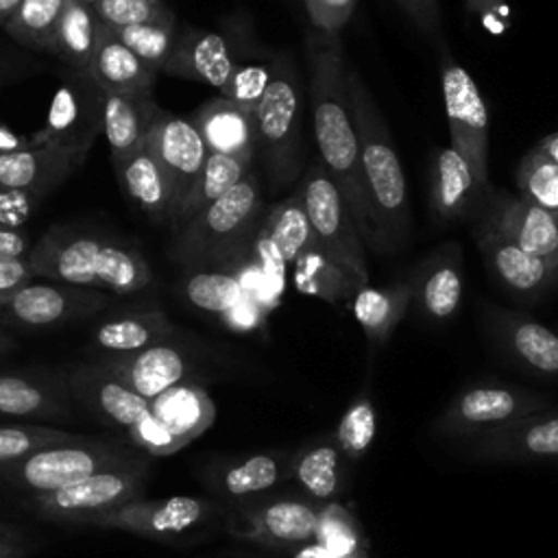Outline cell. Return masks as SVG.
Instances as JSON below:
<instances>
[{
    "instance_id": "6da1fadb",
    "label": "cell",
    "mask_w": 558,
    "mask_h": 558,
    "mask_svg": "<svg viewBox=\"0 0 558 558\" xmlns=\"http://www.w3.org/2000/svg\"><path fill=\"white\" fill-rule=\"evenodd\" d=\"M305 50L307 94L320 161L333 179L362 240L373 244L342 44L340 39H323L310 33Z\"/></svg>"
},
{
    "instance_id": "7a4b0ae2",
    "label": "cell",
    "mask_w": 558,
    "mask_h": 558,
    "mask_svg": "<svg viewBox=\"0 0 558 558\" xmlns=\"http://www.w3.org/2000/svg\"><path fill=\"white\" fill-rule=\"evenodd\" d=\"M347 87L373 235L371 246L377 251H392L408 238L410 229L405 174L379 107L360 72L351 65H347Z\"/></svg>"
},
{
    "instance_id": "3957f363",
    "label": "cell",
    "mask_w": 558,
    "mask_h": 558,
    "mask_svg": "<svg viewBox=\"0 0 558 558\" xmlns=\"http://www.w3.org/2000/svg\"><path fill=\"white\" fill-rule=\"evenodd\" d=\"M35 275L57 283L133 294L150 283V268L135 248L87 233L52 229L28 251Z\"/></svg>"
},
{
    "instance_id": "277c9868",
    "label": "cell",
    "mask_w": 558,
    "mask_h": 558,
    "mask_svg": "<svg viewBox=\"0 0 558 558\" xmlns=\"http://www.w3.org/2000/svg\"><path fill=\"white\" fill-rule=\"evenodd\" d=\"M253 116L257 150L272 187L279 190L303 170V96L290 54L279 52L270 61V83Z\"/></svg>"
},
{
    "instance_id": "5b68a950",
    "label": "cell",
    "mask_w": 558,
    "mask_h": 558,
    "mask_svg": "<svg viewBox=\"0 0 558 558\" xmlns=\"http://www.w3.org/2000/svg\"><path fill=\"white\" fill-rule=\"evenodd\" d=\"M137 460L142 458L120 442L81 434L76 440L50 445L17 462L0 464V480L39 495Z\"/></svg>"
},
{
    "instance_id": "8992f818",
    "label": "cell",
    "mask_w": 558,
    "mask_h": 558,
    "mask_svg": "<svg viewBox=\"0 0 558 558\" xmlns=\"http://www.w3.org/2000/svg\"><path fill=\"white\" fill-rule=\"evenodd\" d=\"M299 190L323 255L342 270L355 290L368 286L364 240L320 159L307 166Z\"/></svg>"
},
{
    "instance_id": "52a82bcc",
    "label": "cell",
    "mask_w": 558,
    "mask_h": 558,
    "mask_svg": "<svg viewBox=\"0 0 558 558\" xmlns=\"http://www.w3.org/2000/svg\"><path fill=\"white\" fill-rule=\"evenodd\" d=\"M216 418V405L207 390L194 381H183L148 399L146 410L126 429L133 447L148 456H172Z\"/></svg>"
},
{
    "instance_id": "ba28073f",
    "label": "cell",
    "mask_w": 558,
    "mask_h": 558,
    "mask_svg": "<svg viewBox=\"0 0 558 558\" xmlns=\"http://www.w3.org/2000/svg\"><path fill=\"white\" fill-rule=\"evenodd\" d=\"M259 207L262 187L257 174L251 170L235 187L179 227L174 255L185 266L216 259L248 231Z\"/></svg>"
},
{
    "instance_id": "9c48e42d",
    "label": "cell",
    "mask_w": 558,
    "mask_h": 558,
    "mask_svg": "<svg viewBox=\"0 0 558 558\" xmlns=\"http://www.w3.org/2000/svg\"><path fill=\"white\" fill-rule=\"evenodd\" d=\"M549 408L551 397L536 390L508 384H475L462 388L449 401L434 427L445 436L471 440Z\"/></svg>"
},
{
    "instance_id": "30bf717a",
    "label": "cell",
    "mask_w": 558,
    "mask_h": 558,
    "mask_svg": "<svg viewBox=\"0 0 558 558\" xmlns=\"http://www.w3.org/2000/svg\"><path fill=\"white\" fill-rule=\"evenodd\" d=\"M440 89L449 124L451 148L469 163L480 187L493 194L488 183V111L471 74L440 46Z\"/></svg>"
},
{
    "instance_id": "8fae6325",
    "label": "cell",
    "mask_w": 558,
    "mask_h": 558,
    "mask_svg": "<svg viewBox=\"0 0 558 558\" xmlns=\"http://www.w3.org/2000/svg\"><path fill=\"white\" fill-rule=\"evenodd\" d=\"M323 506L303 495H266L231 506L225 512V525L231 536L242 541L268 547H305L316 541Z\"/></svg>"
},
{
    "instance_id": "7c38bea8",
    "label": "cell",
    "mask_w": 558,
    "mask_h": 558,
    "mask_svg": "<svg viewBox=\"0 0 558 558\" xmlns=\"http://www.w3.org/2000/svg\"><path fill=\"white\" fill-rule=\"evenodd\" d=\"M222 504L205 497H166V499H133L113 510L94 514L81 525L98 530H120L140 534L153 541L172 543L187 538L192 532L209 525L222 510Z\"/></svg>"
},
{
    "instance_id": "4fadbf2b",
    "label": "cell",
    "mask_w": 558,
    "mask_h": 558,
    "mask_svg": "<svg viewBox=\"0 0 558 558\" xmlns=\"http://www.w3.org/2000/svg\"><path fill=\"white\" fill-rule=\"evenodd\" d=\"M148 462L137 460L118 469L92 473L68 486L39 493L33 497V508L54 521L81 525L85 519L124 506L137 499L144 490Z\"/></svg>"
},
{
    "instance_id": "5bb4252c",
    "label": "cell",
    "mask_w": 558,
    "mask_h": 558,
    "mask_svg": "<svg viewBox=\"0 0 558 558\" xmlns=\"http://www.w3.org/2000/svg\"><path fill=\"white\" fill-rule=\"evenodd\" d=\"M105 98L92 74L68 70L48 107L46 124L33 135L35 144H54L87 157L105 126Z\"/></svg>"
},
{
    "instance_id": "9a60e30c",
    "label": "cell",
    "mask_w": 558,
    "mask_h": 558,
    "mask_svg": "<svg viewBox=\"0 0 558 558\" xmlns=\"http://www.w3.org/2000/svg\"><path fill=\"white\" fill-rule=\"evenodd\" d=\"M146 146L166 174L172 194L170 222H177V216L187 201L209 150L190 120L161 107H157L150 118Z\"/></svg>"
},
{
    "instance_id": "2e32d148",
    "label": "cell",
    "mask_w": 558,
    "mask_h": 558,
    "mask_svg": "<svg viewBox=\"0 0 558 558\" xmlns=\"http://www.w3.org/2000/svg\"><path fill=\"white\" fill-rule=\"evenodd\" d=\"M105 305H109V296L94 288L31 281L0 303V320L22 329H50L89 318Z\"/></svg>"
},
{
    "instance_id": "e0dca14e",
    "label": "cell",
    "mask_w": 558,
    "mask_h": 558,
    "mask_svg": "<svg viewBox=\"0 0 558 558\" xmlns=\"http://www.w3.org/2000/svg\"><path fill=\"white\" fill-rule=\"evenodd\" d=\"M482 325L497 349L523 371L558 379V333L536 318L486 303Z\"/></svg>"
},
{
    "instance_id": "ac0fdd59",
    "label": "cell",
    "mask_w": 558,
    "mask_h": 558,
    "mask_svg": "<svg viewBox=\"0 0 558 558\" xmlns=\"http://www.w3.org/2000/svg\"><path fill=\"white\" fill-rule=\"evenodd\" d=\"M205 486L227 506L246 504L272 495L292 480L290 451H257L209 464L203 471Z\"/></svg>"
},
{
    "instance_id": "d6986e66",
    "label": "cell",
    "mask_w": 558,
    "mask_h": 558,
    "mask_svg": "<svg viewBox=\"0 0 558 558\" xmlns=\"http://www.w3.org/2000/svg\"><path fill=\"white\" fill-rule=\"evenodd\" d=\"M57 375L74 405L111 427L129 429L148 405V399L135 395L96 362L65 364L57 368Z\"/></svg>"
},
{
    "instance_id": "ffe728a7",
    "label": "cell",
    "mask_w": 558,
    "mask_h": 558,
    "mask_svg": "<svg viewBox=\"0 0 558 558\" xmlns=\"http://www.w3.org/2000/svg\"><path fill=\"white\" fill-rule=\"evenodd\" d=\"M92 362L144 399H153L177 384L190 381L194 371L192 353L172 340L126 355L94 357Z\"/></svg>"
},
{
    "instance_id": "44dd1931",
    "label": "cell",
    "mask_w": 558,
    "mask_h": 558,
    "mask_svg": "<svg viewBox=\"0 0 558 558\" xmlns=\"http://www.w3.org/2000/svg\"><path fill=\"white\" fill-rule=\"evenodd\" d=\"M475 220L486 222L525 253L558 264V218L523 196L493 192Z\"/></svg>"
},
{
    "instance_id": "7402d4cb",
    "label": "cell",
    "mask_w": 558,
    "mask_h": 558,
    "mask_svg": "<svg viewBox=\"0 0 558 558\" xmlns=\"http://www.w3.org/2000/svg\"><path fill=\"white\" fill-rule=\"evenodd\" d=\"M469 453L486 462L558 460V412H536L490 434L466 440Z\"/></svg>"
},
{
    "instance_id": "603a6c76",
    "label": "cell",
    "mask_w": 558,
    "mask_h": 558,
    "mask_svg": "<svg viewBox=\"0 0 558 558\" xmlns=\"http://www.w3.org/2000/svg\"><path fill=\"white\" fill-rule=\"evenodd\" d=\"M480 253L497 281L519 296H536L558 281V264L525 253L486 222L475 229Z\"/></svg>"
},
{
    "instance_id": "cb8c5ba5",
    "label": "cell",
    "mask_w": 558,
    "mask_h": 558,
    "mask_svg": "<svg viewBox=\"0 0 558 558\" xmlns=\"http://www.w3.org/2000/svg\"><path fill=\"white\" fill-rule=\"evenodd\" d=\"M410 286L412 303L423 318L434 323L449 320L458 312L464 294L460 246L456 242L438 246L416 266Z\"/></svg>"
},
{
    "instance_id": "d4e9b609",
    "label": "cell",
    "mask_w": 558,
    "mask_h": 558,
    "mask_svg": "<svg viewBox=\"0 0 558 558\" xmlns=\"http://www.w3.org/2000/svg\"><path fill=\"white\" fill-rule=\"evenodd\" d=\"M83 161V155L54 144H37L7 153L0 155V187L20 192L28 198H41L76 172Z\"/></svg>"
},
{
    "instance_id": "484cf974",
    "label": "cell",
    "mask_w": 558,
    "mask_h": 558,
    "mask_svg": "<svg viewBox=\"0 0 558 558\" xmlns=\"http://www.w3.org/2000/svg\"><path fill=\"white\" fill-rule=\"evenodd\" d=\"M486 194L469 163L451 148H438L429 168V207L440 225H451L477 216Z\"/></svg>"
},
{
    "instance_id": "4316f807",
    "label": "cell",
    "mask_w": 558,
    "mask_h": 558,
    "mask_svg": "<svg viewBox=\"0 0 558 558\" xmlns=\"http://www.w3.org/2000/svg\"><path fill=\"white\" fill-rule=\"evenodd\" d=\"M0 414L39 421H74V401L54 373L0 375Z\"/></svg>"
},
{
    "instance_id": "83f0119b",
    "label": "cell",
    "mask_w": 558,
    "mask_h": 558,
    "mask_svg": "<svg viewBox=\"0 0 558 558\" xmlns=\"http://www.w3.org/2000/svg\"><path fill=\"white\" fill-rule=\"evenodd\" d=\"M235 65L238 61L222 35L187 26L177 33L174 48L163 72L220 89Z\"/></svg>"
},
{
    "instance_id": "f1b7e54d",
    "label": "cell",
    "mask_w": 558,
    "mask_h": 558,
    "mask_svg": "<svg viewBox=\"0 0 558 558\" xmlns=\"http://www.w3.org/2000/svg\"><path fill=\"white\" fill-rule=\"evenodd\" d=\"M172 323L157 307L120 312L100 320L92 329L94 357H111L144 351L148 347L172 340Z\"/></svg>"
},
{
    "instance_id": "f546056e",
    "label": "cell",
    "mask_w": 558,
    "mask_h": 558,
    "mask_svg": "<svg viewBox=\"0 0 558 558\" xmlns=\"http://www.w3.org/2000/svg\"><path fill=\"white\" fill-rule=\"evenodd\" d=\"M190 122L196 126L209 153L255 159L257 131L255 116L235 102L218 96L201 105Z\"/></svg>"
},
{
    "instance_id": "4dcf8cb0",
    "label": "cell",
    "mask_w": 558,
    "mask_h": 558,
    "mask_svg": "<svg viewBox=\"0 0 558 558\" xmlns=\"http://www.w3.org/2000/svg\"><path fill=\"white\" fill-rule=\"evenodd\" d=\"M102 133L111 148V161H118L146 142L150 118L157 109L150 89L142 92H105Z\"/></svg>"
},
{
    "instance_id": "1f68e13d",
    "label": "cell",
    "mask_w": 558,
    "mask_h": 558,
    "mask_svg": "<svg viewBox=\"0 0 558 558\" xmlns=\"http://www.w3.org/2000/svg\"><path fill=\"white\" fill-rule=\"evenodd\" d=\"M410 305H412L410 281H399L384 288L364 286L353 294L351 310L366 336L371 355L377 353L388 342V338L392 336V331L397 329V325L401 323Z\"/></svg>"
},
{
    "instance_id": "d6a6232c",
    "label": "cell",
    "mask_w": 558,
    "mask_h": 558,
    "mask_svg": "<svg viewBox=\"0 0 558 558\" xmlns=\"http://www.w3.org/2000/svg\"><path fill=\"white\" fill-rule=\"evenodd\" d=\"M124 194L153 220H170L172 194L159 163L150 155L146 142L131 155L113 161Z\"/></svg>"
},
{
    "instance_id": "836d02e7",
    "label": "cell",
    "mask_w": 558,
    "mask_h": 558,
    "mask_svg": "<svg viewBox=\"0 0 558 558\" xmlns=\"http://www.w3.org/2000/svg\"><path fill=\"white\" fill-rule=\"evenodd\" d=\"M89 74L105 92L111 94L153 89L157 81V72L144 65L102 22L98 28V41Z\"/></svg>"
},
{
    "instance_id": "e575fe53",
    "label": "cell",
    "mask_w": 558,
    "mask_h": 558,
    "mask_svg": "<svg viewBox=\"0 0 558 558\" xmlns=\"http://www.w3.org/2000/svg\"><path fill=\"white\" fill-rule=\"evenodd\" d=\"M342 453L329 438L314 440L292 453V480L303 497L329 504L342 493Z\"/></svg>"
},
{
    "instance_id": "d590c367",
    "label": "cell",
    "mask_w": 558,
    "mask_h": 558,
    "mask_svg": "<svg viewBox=\"0 0 558 558\" xmlns=\"http://www.w3.org/2000/svg\"><path fill=\"white\" fill-rule=\"evenodd\" d=\"M98 28L100 20L87 0H68L57 28L52 54H57L68 70L89 74Z\"/></svg>"
},
{
    "instance_id": "8d00e7d4",
    "label": "cell",
    "mask_w": 558,
    "mask_h": 558,
    "mask_svg": "<svg viewBox=\"0 0 558 558\" xmlns=\"http://www.w3.org/2000/svg\"><path fill=\"white\" fill-rule=\"evenodd\" d=\"M264 231L270 246L277 251V255L290 264L320 248L316 242L314 229L310 225L299 187L286 201L277 203L270 209L264 222Z\"/></svg>"
},
{
    "instance_id": "74e56055",
    "label": "cell",
    "mask_w": 558,
    "mask_h": 558,
    "mask_svg": "<svg viewBox=\"0 0 558 558\" xmlns=\"http://www.w3.org/2000/svg\"><path fill=\"white\" fill-rule=\"evenodd\" d=\"M251 170H253V159L207 153L203 170H201L187 201L183 203L174 225L181 227L183 222H187L192 216H196L209 203H214L216 198L227 194L231 187H235Z\"/></svg>"
},
{
    "instance_id": "f35d334b",
    "label": "cell",
    "mask_w": 558,
    "mask_h": 558,
    "mask_svg": "<svg viewBox=\"0 0 558 558\" xmlns=\"http://www.w3.org/2000/svg\"><path fill=\"white\" fill-rule=\"evenodd\" d=\"M65 2L68 0H22L4 22V31L26 48L52 52Z\"/></svg>"
},
{
    "instance_id": "ab89813d",
    "label": "cell",
    "mask_w": 558,
    "mask_h": 558,
    "mask_svg": "<svg viewBox=\"0 0 558 558\" xmlns=\"http://www.w3.org/2000/svg\"><path fill=\"white\" fill-rule=\"evenodd\" d=\"M113 35L153 72H163L177 39V17L172 11L163 13L144 24H133L124 28H111Z\"/></svg>"
},
{
    "instance_id": "60d3db41",
    "label": "cell",
    "mask_w": 558,
    "mask_h": 558,
    "mask_svg": "<svg viewBox=\"0 0 558 558\" xmlns=\"http://www.w3.org/2000/svg\"><path fill=\"white\" fill-rule=\"evenodd\" d=\"M181 292L187 303L203 312L227 314L240 305L244 290L235 275L218 270H198L183 279Z\"/></svg>"
},
{
    "instance_id": "b9f144b4",
    "label": "cell",
    "mask_w": 558,
    "mask_h": 558,
    "mask_svg": "<svg viewBox=\"0 0 558 558\" xmlns=\"http://www.w3.org/2000/svg\"><path fill=\"white\" fill-rule=\"evenodd\" d=\"M377 434V410L368 395V390H362L353 397L349 408L342 412L331 440L340 449L344 458L360 460L373 445Z\"/></svg>"
},
{
    "instance_id": "7bdbcfd3",
    "label": "cell",
    "mask_w": 558,
    "mask_h": 558,
    "mask_svg": "<svg viewBox=\"0 0 558 558\" xmlns=\"http://www.w3.org/2000/svg\"><path fill=\"white\" fill-rule=\"evenodd\" d=\"M314 543L333 558H364L360 525L353 514L336 501L323 506Z\"/></svg>"
},
{
    "instance_id": "ee69618b",
    "label": "cell",
    "mask_w": 558,
    "mask_h": 558,
    "mask_svg": "<svg viewBox=\"0 0 558 558\" xmlns=\"http://www.w3.org/2000/svg\"><path fill=\"white\" fill-rule=\"evenodd\" d=\"M296 266V286L301 292L320 296L329 303H338L344 299H351L357 290L353 283L342 275L340 268H336L320 248L307 253L305 257L294 262Z\"/></svg>"
},
{
    "instance_id": "f6af8a7d",
    "label": "cell",
    "mask_w": 558,
    "mask_h": 558,
    "mask_svg": "<svg viewBox=\"0 0 558 558\" xmlns=\"http://www.w3.org/2000/svg\"><path fill=\"white\" fill-rule=\"evenodd\" d=\"M517 185L525 201L558 218V163L547 161L532 148L517 168Z\"/></svg>"
},
{
    "instance_id": "bcb514c9",
    "label": "cell",
    "mask_w": 558,
    "mask_h": 558,
    "mask_svg": "<svg viewBox=\"0 0 558 558\" xmlns=\"http://www.w3.org/2000/svg\"><path fill=\"white\" fill-rule=\"evenodd\" d=\"M78 436L48 425H0V464L17 462L44 447L70 442Z\"/></svg>"
},
{
    "instance_id": "7dc6e473",
    "label": "cell",
    "mask_w": 558,
    "mask_h": 558,
    "mask_svg": "<svg viewBox=\"0 0 558 558\" xmlns=\"http://www.w3.org/2000/svg\"><path fill=\"white\" fill-rule=\"evenodd\" d=\"M270 83V63H238L227 83L218 89L222 98L235 102L246 111H255Z\"/></svg>"
},
{
    "instance_id": "c3c4849f",
    "label": "cell",
    "mask_w": 558,
    "mask_h": 558,
    "mask_svg": "<svg viewBox=\"0 0 558 558\" xmlns=\"http://www.w3.org/2000/svg\"><path fill=\"white\" fill-rule=\"evenodd\" d=\"M92 7L96 17L109 28L144 24L170 11L163 0H96Z\"/></svg>"
},
{
    "instance_id": "681fc988",
    "label": "cell",
    "mask_w": 558,
    "mask_h": 558,
    "mask_svg": "<svg viewBox=\"0 0 558 558\" xmlns=\"http://www.w3.org/2000/svg\"><path fill=\"white\" fill-rule=\"evenodd\" d=\"M312 33L323 39H340L357 0H301Z\"/></svg>"
},
{
    "instance_id": "f907efd6",
    "label": "cell",
    "mask_w": 558,
    "mask_h": 558,
    "mask_svg": "<svg viewBox=\"0 0 558 558\" xmlns=\"http://www.w3.org/2000/svg\"><path fill=\"white\" fill-rule=\"evenodd\" d=\"M35 270L26 255H0V303L9 301L17 290L31 283Z\"/></svg>"
},
{
    "instance_id": "816d5d0a",
    "label": "cell",
    "mask_w": 558,
    "mask_h": 558,
    "mask_svg": "<svg viewBox=\"0 0 558 558\" xmlns=\"http://www.w3.org/2000/svg\"><path fill=\"white\" fill-rule=\"evenodd\" d=\"M399 7L405 11V15L412 20V24L425 35L436 39L440 46V11L438 0H397Z\"/></svg>"
},
{
    "instance_id": "f5cc1de1",
    "label": "cell",
    "mask_w": 558,
    "mask_h": 558,
    "mask_svg": "<svg viewBox=\"0 0 558 558\" xmlns=\"http://www.w3.org/2000/svg\"><path fill=\"white\" fill-rule=\"evenodd\" d=\"M0 255H28L26 233L9 227H0Z\"/></svg>"
},
{
    "instance_id": "db71d44e",
    "label": "cell",
    "mask_w": 558,
    "mask_h": 558,
    "mask_svg": "<svg viewBox=\"0 0 558 558\" xmlns=\"http://www.w3.org/2000/svg\"><path fill=\"white\" fill-rule=\"evenodd\" d=\"M31 146H37L33 135H20L15 131H11L9 126H2L0 124V155H7V153H15V150H24V148H31Z\"/></svg>"
},
{
    "instance_id": "11a10c76",
    "label": "cell",
    "mask_w": 558,
    "mask_h": 558,
    "mask_svg": "<svg viewBox=\"0 0 558 558\" xmlns=\"http://www.w3.org/2000/svg\"><path fill=\"white\" fill-rule=\"evenodd\" d=\"M534 150H536L541 157H545L547 161L558 163V131L551 133V135H547V137H543V140L534 146Z\"/></svg>"
},
{
    "instance_id": "9f6ffc18",
    "label": "cell",
    "mask_w": 558,
    "mask_h": 558,
    "mask_svg": "<svg viewBox=\"0 0 558 558\" xmlns=\"http://www.w3.org/2000/svg\"><path fill=\"white\" fill-rule=\"evenodd\" d=\"M31 551L28 545H24V541L20 543H0V558H26Z\"/></svg>"
},
{
    "instance_id": "6f0895ef",
    "label": "cell",
    "mask_w": 558,
    "mask_h": 558,
    "mask_svg": "<svg viewBox=\"0 0 558 558\" xmlns=\"http://www.w3.org/2000/svg\"><path fill=\"white\" fill-rule=\"evenodd\" d=\"M22 536H20V530L7 525V523H0V543H20Z\"/></svg>"
},
{
    "instance_id": "680465c9",
    "label": "cell",
    "mask_w": 558,
    "mask_h": 558,
    "mask_svg": "<svg viewBox=\"0 0 558 558\" xmlns=\"http://www.w3.org/2000/svg\"><path fill=\"white\" fill-rule=\"evenodd\" d=\"M22 0H0V26H4V22L11 17V13L17 9Z\"/></svg>"
},
{
    "instance_id": "91938a15",
    "label": "cell",
    "mask_w": 558,
    "mask_h": 558,
    "mask_svg": "<svg viewBox=\"0 0 558 558\" xmlns=\"http://www.w3.org/2000/svg\"><path fill=\"white\" fill-rule=\"evenodd\" d=\"M13 347H15L13 338H11V336H7V333L0 329V355H4L7 351H11Z\"/></svg>"
}]
</instances>
